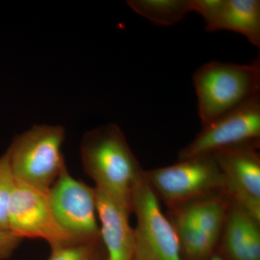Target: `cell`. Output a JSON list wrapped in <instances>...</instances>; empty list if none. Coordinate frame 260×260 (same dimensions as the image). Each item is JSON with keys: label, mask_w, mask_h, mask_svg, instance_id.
I'll return each instance as SVG.
<instances>
[{"label": "cell", "mask_w": 260, "mask_h": 260, "mask_svg": "<svg viewBox=\"0 0 260 260\" xmlns=\"http://www.w3.org/2000/svg\"><path fill=\"white\" fill-rule=\"evenodd\" d=\"M145 174L158 198L160 197L172 210L223 192V173L212 153L179 160L169 167L145 171Z\"/></svg>", "instance_id": "4"}, {"label": "cell", "mask_w": 260, "mask_h": 260, "mask_svg": "<svg viewBox=\"0 0 260 260\" xmlns=\"http://www.w3.org/2000/svg\"><path fill=\"white\" fill-rule=\"evenodd\" d=\"M208 31L228 30L244 36L252 45L260 47V1L223 0Z\"/></svg>", "instance_id": "12"}, {"label": "cell", "mask_w": 260, "mask_h": 260, "mask_svg": "<svg viewBox=\"0 0 260 260\" xmlns=\"http://www.w3.org/2000/svg\"><path fill=\"white\" fill-rule=\"evenodd\" d=\"M203 126L194 140L179 152V160L234 145H259L260 93Z\"/></svg>", "instance_id": "7"}, {"label": "cell", "mask_w": 260, "mask_h": 260, "mask_svg": "<svg viewBox=\"0 0 260 260\" xmlns=\"http://www.w3.org/2000/svg\"><path fill=\"white\" fill-rule=\"evenodd\" d=\"M8 230L22 239H43L51 248L81 242L61 226L51 210L47 194L17 182L10 199Z\"/></svg>", "instance_id": "8"}, {"label": "cell", "mask_w": 260, "mask_h": 260, "mask_svg": "<svg viewBox=\"0 0 260 260\" xmlns=\"http://www.w3.org/2000/svg\"><path fill=\"white\" fill-rule=\"evenodd\" d=\"M65 135L62 126L39 124L15 137L6 153L15 182L47 194L66 167Z\"/></svg>", "instance_id": "3"}, {"label": "cell", "mask_w": 260, "mask_h": 260, "mask_svg": "<svg viewBox=\"0 0 260 260\" xmlns=\"http://www.w3.org/2000/svg\"><path fill=\"white\" fill-rule=\"evenodd\" d=\"M22 239L10 231L0 229V260L8 259L20 244Z\"/></svg>", "instance_id": "18"}, {"label": "cell", "mask_w": 260, "mask_h": 260, "mask_svg": "<svg viewBox=\"0 0 260 260\" xmlns=\"http://www.w3.org/2000/svg\"><path fill=\"white\" fill-rule=\"evenodd\" d=\"M15 181L7 153L0 157V229L8 230V211Z\"/></svg>", "instance_id": "17"}, {"label": "cell", "mask_w": 260, "mask_h": 260, "mask_svg": "<svg viewBox=\"0 0 260 260\" xmlns=\"http://www.w3.org/2000/svg\"><path fill=\"white\" fill-rule=\"evenodd\" d=\"M231 200L223 192L218 193L178 208L200 229L218 241L226 220Z\"/></svg>", "instance_id": "13"}, {"label": "cell", "mask_w": 260, "mask_h": 260, "mask_svg": "<svg viewBox=\"0 0 260 260\" xmlns=\"http://www.w3.org/2000/svg\"><path fill=\"white\" fill-rule=\"evenodd\" d=\"M127 4L135 13L161 25L177 23L191 12L190 0H130Z\"/></svg>", "instance_id": "15"}, {"label": "cell", "mask_w": 260, "mask_h": 260, "mask_svg": "<svg viewBox=\"0 0 260 260\" xmlns=\"http://www.w3.org/2000/svg\"><path fill=\"white\" fill-rule=\"evenodd\" d=\"M259 223L231 201L223 227V249L230 260H260Z\"/></svg>", "instance_id": "11"}, {"label": "cell", "mask_w": 260, "mask_h": 260, "mask_svg": "<svg viewBox=\"0 0 260 260\" xmlns=\"http://www.w3.org/2000/svg\"><path fill=\"white\" fill-rule=\"evenodd\" d=\"M85 173L95 188L132 212V194L144 171L132 151L120 128L106 124L87 132L80 145Z\"/></svg>", "instance_id": "1"}, {"label": "cell", "mask_w": 260, "mask_h": 260, "mask_svg": "<svg viewBox=\"0 0 260 260\" xmlns=\"http://www.w3.org/2000/svg\"><path fill=\"white\" fill-rule=\"evenodd\" d=\"M259 145L243 144L212 153L223 173L224 194L260 223Z\"/></svg>", "instance_id": "9"}, {"label": "cell", "mask_w": 260, "mask_h": 260, "mask_svg": "<svg viewBox=\"0 0 260 260\" xmlns=\"http://www.w3.org/2000/svg\"><path fill=\"white\" fill-rule=\"evenodd\" d=\"M207 260H225L223 259V257L218 255H212L210 256L209 259Z\"/></svg>", "instance_id": "19"}, {"label": "cell", "mask_w": 260, "mask_h": 260, "mask_svg": "<svg viewBox=\"0 0 260 260\" xmlns=\"http://www.w3.org/2000/svg\"><path fill=\"white\" fill-rule=\"evenodd\" d=\"M61 226L78 241L101 240L95 187L75 179L65 167L47 193Z\"/></svg>", "instance_id": "6"}, {"label": "cell", "mask_w": 260, "mask_h": 260, "mask_svg": "<svg viewBox=\"0 0 260 260\" xmlns=\"http://www.w3.org/2000/svg\"><path fill=\"white\" fill-rule=\"evenodd\" d=\"M132 212L137 218L135 260H183L177 232L162 213L145 171L133 189Z\"/></svg>", "instance_id": "5"}, {"label": "cell", "mask_w": 260, "mask_h": 260, "mask_svg": "<svg viewBox=\"0 0 260 260\" xmlns=\"http://www.w3.org/2000/svg\"><path fill=\"white\" fill-rule=\"evenodd\" d=\"M171 221L174 225L181 253L189 260H207L213 254L218 241L203 232L192 220L178 210H172Z\"/></svg>", "instance_id": "14"}, {"label": "cell", "mask_w": 260, "mask_h": 260, "mask_svg": "<svg viewBox=\"0 0 260 260\" xmlns=\"http://www.w3.org/2000/svg\"><path fill=\"white\" fill-rule=\"evenodd\" d=\"M95 189L101 240L107 260H135V233L129 223L132 212L104 191Z\"/></svg>", "instance_id": "10"}, {"label": "cell", "mask_w": 260, "mask_h": 260, "mask_svg": "<svg viewBox=\"0 0 260 260\" xmlns=\"http://www.w3.org/2000/svg\"><path fill=\"white\" fill-rule=\"evenodd\" d=\"M193 82L205 126L260 93V61L248 64L210 61L195 72Z\"/></svg>", "instance_id": "2"}, {"label": "cell", "mask_w": 260, "mask_h": 260, "mask_svg": "<svg viewBox=\"0 0 260 260\" xmlns=\"http://www.w3.org/2000/svg\"><path fill=\"white\" fill-rule=\"evenodd\" d=\"M102 243V240L83 241L51 248L48 260H104L101 251Z\"/></svg>", "instance_id": "16"}]
</instances>
